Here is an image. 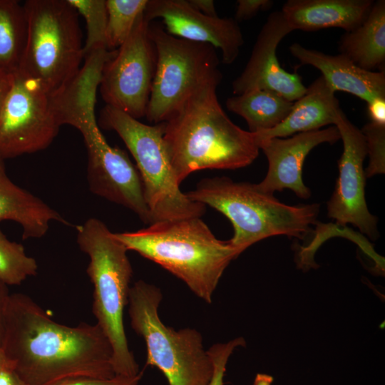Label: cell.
<instances>
[{"label":"cell","mask_w":385,"mask_h":385,"mask_svg":"<svg viewBox=\"0 0 385 385\" xmlns=\"http://www.w3.org/2000/svg\"><path fill=\"white\" fill-rule=\"evenodd\" d=\"M85 19L87 36L83 45L84 57L94 49L106 46L107 9L106 0H67Z\"/></svg>","instance_id":"26"},{"label":"cell","mask_w":385,"mask_h":385,"mask_svg":"<svg viewBox=\"0 0 385 385\" xmlns=\"http://www.w3.org/2000/svg\"><path fill=\"white\" fill-rule=\"evenodd\" d=\"M0 220H11L22 227L23 240L41 238L56 221L71 224L40 198L16 185L7 175L0 157Z\"/></svg>","instance_id":"20"},{"label":"cell","mask_w":385,"mask_h":385,"mask_svg":"<svg viewBox=\"0 0 385 385\" xmlns=\"http://www.w3.org/2000/svg\"><path fill=\"white\" fill-rule=\"evenodd\" d=\"M99 124L115 131L135 159L153 222L200 217L205 213L206 205L191 200L180 189L164 146V122L144 124L106 105Z\"/></svg>","instance_id":"9"},{"label":"cell","mask_w":385,"mask_h":385,"mask_svg":"<svg viewBox=\"0 0 385 385\" xmlns=\"http://www.w3.org/2000/svg\"><path fill=\"white\" fill-rule=\"evenodd\" d=\"M25 48L18 70L48 93L66 86L84 58L78 13L67 0H28Z\"/></svg>","instance_id":"7"},{"label":"cell","mask_w":385,"mask_h":385,"mask_svg":"<svg viewBox=\"0 0 385 385\" xmlns=\"http://www.w3.org/2000/svg\"><path fill=\"white\" fill-rule=\"evenodd\" d=\"M339 51L363 69L384 71V0L374 1L364 21L342 36Z\"/></svg>","instance_id":"21"},{"label":"cell","mask_w":385,"mask_h":385,"mask_svg":"<svg viewBox=\"0 0 385 385\" xmlns=\"http://www.w3.org/2000/svg\"><path fill=\"white\" fill-rule=\"evenodd\" d=\"M334 93L320 76L307 88L305 93L294 102L289 115L280 124L268 130L254 133L257 140L282 138L334 125L337 113L341 109Z\"/></svg>","instance_id":"19"},{"label":"cell","mask_w":385,"mask_h":385,"mask_svg":"<svg viewBox=\"0 0 385 385\" xmlns=\"http://www.w3.org/2000/svg\"><path fill=\"white\" fill-rule=\"evenodd\" d=\"M0 385H28L14 371L8 366L0 372Z\"/></svg>","instance_id":"32"},{"label":"cell","mask_w":385,"mask_h":385,"mask_svg":"<svg viewBox=\"0 0 385 385\" xmlns=\"http://www.w3.org/2000/svg\"><path fill=\"white\" fill-rule=\"evenodd\" d=\"M97 86L78 81L57 98L56 110L61 125H70L81 133L88 152L87 180L95 195L120 205L146 224L153 222L136 165L128 154L108 143L95 116Z\"/></svg>","instance_id":"4"},{"label":"cell","mask_w":385,"mask_h":385,"mask_svg":"<svg viewBox=\"0 0 385 385\" xmlns=\"http://www.w3.org/2000/svg\"><path fill=\"white\" fill-rule=\"evenodd\" d=\"M369 155L366 177H371L385 172V125L373 122L366 123L361 129Z\"/></svg>","instance_id":"27"},{"label":"cell","mask_w":385,"mask_h":385,"mask_svg":"<svg viewBox=\"0 0 385 385\" xmlns=\"http://www.w3.org/2000/svg\"><path fill=\"white\" fill-rule=\"evenodd\" d=\"M373 0H289L282 12L294 30L314 31L341 28L346 32L359 26L366 18Z\"/></svg>","instance_id":"18"},{"label":"cell","mask_w":385,"mask_h":385,"mask_svg":"<svg viewBox=\"0 0 385 385\" xmlns=\"http://www.w3.org/2000/svg\"><path fill=\"white\" fill-rule=\"evenodd\" d=\"M8 360L28 385H55L76 377L115 376L112 349L96 324L53 321L30 297H8L1 342Z\"/></svg>","instance_id":"1"},{"label":"cell","mask_w":385,"mask_h":385,"mask_svg":"<svg viewBox=\"0 0 385 385\" xmlns=\"http://www.w3.org/2000/svg\"><path fill=\"white\" fill-rule=\"evenodd\" d=\"M367 104L371 122L385 125V98H376L367 103Z\"/></svg>","instance_id":"31"},{"label":"cell","mask_w":385,"mask_h":385,"mask_svg":"<svg viewBox=\"0 0 385 385\" xmlns=\"http://www.w3.org/2000/svg\"><path fill=\"white\" fill-rule=\"evenodd\" d=\"M147 3L148 0H106V46L108 49H118L125 42Z\"/></svg>","instance_id":"24"},{"label":"cell","mask_w":385,"mask_h":385,"mask_svg":"<svg viewBox=\"0 0 385 385\" xmlns=\"http://www.w3.org/2000/svg\"><path fill=\"white\" fill-rule=\"evenodd\" d=\"M37 271L36 260L26 255L24 246L10 241L0 230V282L19 285Z\"/></svg>","instance_id":"25"},{"label":"cell","mask_w":385,"mask_h":385,"mask_svg":"<svg viewBox=\"0 0 385 385\" xmlns=\"http://www.w3.org/2000/svg\"><path fill=\"white\" fill-rule=\"evenodd\" d=\"M115 235L128 251L159 265L209 304L225 270L242 253L218 240L200 217L157 221Z\"/></svg>","instance_id":"3"},{"label":"cell","mask_w":385,"mask_h":385,"mask_svg":"<svg viewBox=\"0 0 385 385\" xmlns=\"http://www.w3.org/2000/svg\"><path fill=\"white\" fill-rule=\"evenodd\" d=\"M292 31L281 11L268 16L245 68L232 83L235 95L265 89L294 102L305 93L307 87L302 77L297 72L289 73L282 68L277 57L279 43Z\"/></svg>","instance_id":"15"},{"label":"cell","mask_w":385,"mask_h":385,"mask_svg":"<svg viewBox=\"0 0 385 385\" xmlns=\"http://www.w3.org/2000/svg\"><path fill=\"white\" fill-rule=\"evenodd\" d=\"M273 378L267 374H257L255 376L253 385H271Z\"/></svg>","instance_id":"36"},{"label":"cell","mask_w":385,"mask_h":385,"mask_svg":"<svg viewBox=\"0 0 385 385\" xmlns=\"http://www.w3.org/2000/svg\"><path fill=\"white\" fill-rule=\"evenodd\" d=\"M227 109L245 120L251 133L275 128L289 115L294 102L274 91L254 89L226 100Z\"/></svg>","instance_id":"22"},{"label":"cell","mask_w":385,"mask_h":385,"mask_svg":"<svg viewBox=\"0 0 385 385\" xmlns=\"http://www.w3.org/2000/svg\"><path fill=\"white\" fill-rule=\"evenodd\" d=\"M289 50L302 65L319 69L334 92L344 91L366 103L376 98H385V71H367L342 53L329 55L298 43L292 44Z\"/></svg>","instance_id":"17"},{"label":"cell","mask_w":385,"mask_h":385,"mask_svg":"<svg viewBox=\"0 0 385 385\" xmlns=\"http://www.w3.org/2000/svg\"><path fill=\"white\" fill-rule=\"evenodd\" d=\"M8 366H12L3 349L0 346V372Z\"/></svg>","instance_id":"37"},{"label":"cell","mask_w":385,"mask_h":385,"mask_svg":"<svg viewBox=\"0 0 385 385\" xmlns=\"http://www.w3.org/2000/svg\"><path fill=\"white\" fill-rule=\"evenodd\" d=\"M77 243L89 257L86 272L93 286V313L109 341L115 376H135L138 364L130 350L123 323L133 274L128 250L100 220L76 227Z\"/></svg>","instance_id":"5"},{"label":"cell","mask_w":385,"mask_h":385,"mask_svg":"<svg viewBox=\"0 0 385 385\" xmlns=\"http://www.w3.org/2000/svg\"><path fill=\"white\" fill-rule=\"evenodd\" d=\"M148 34L156 54L155 72L145 117L153 124L167 121L198 91L220 84V59L212 46L168 34L150 21Z\"/></svg>","instance_id":"10"},{"label":"cell","mask_w":385,"mask_h":385,"mask_svg":"<svg viewBox=\"0 0 385 385\" xmlns=\"http://www.w3.org/2000/svg\"><path fill=\"white\" fill-rule=\"evenodd\" d=\"M189 4L196 10L210 16H218L215 2L212 0H188Z\"/></svg>","instance_id":"34"},{"label":"cell","mask_w":385,"mask_h":385,"mask_svg":"<svg viewBox=\"0 0 385 385\" xmlns=\"http://www.w3.org/2000/svg\"><path fill=\"white\" fill-rule=\"evenodd\" d=\"M14 74L0 69V113L12 85Z\"/></svg>","instance_id":"33"},{"label":"cell","mask_w":385,"mask_h":385,"mask_svg":"<svg viewBox=\"0 0 385 385\" xmlns=\"http://www.w3.org/2000/svg\"><path fill=\"white\" fill-rule=\"evenodd\" d=\"M144 15L150 22L160 19L165 31L175 37L220 49L225 64L237 59L244 44L235 19L203 14L186 0H148Z\"/></svg>","instance_id":"14"},{"label":"cell","mask_w":385,"mask_h":385,"mask_svg":"<svg viewBox=\"0 0 385 385\" xmlns=\"http://www.w3.org/2000/svg\"><path fill=\"white\" fill-rule=\"evenodd\" d=\"M8 286L0 282V346L4 333V319L6 303L9 295Z\"/></svg>","instance_id":"35"},{"label":"cell","mask_w":385,"mask_h":385,"mask_svg":"<svg viewBox=\"0 0 385 385\" xmlns=\"http://www.w3.org/2000/svg\"><path fill=\"white\" fill-rule=\"evenodd\" d=\"M273 4L274 1L271 0H238L235 19L238 23L248 20L259 11L269 10Z\"/></svg>","instance_id":"30"},{"label":"cell","mask_w":385,"mask_h":385,"mask_svg":"<svg viewBox=\"0 0 385 385\" xmlns=\"http://www.w3.org/2000/svg\"><path fill=\"white\" fill-rule=\"evenodd\" d=\"M149 24L142 13L115 56L105 64L98 87L106 105L138 120L145 115L156 66Z\"/></svg>","instance_id":"12"},{"label":"cell","mask_w":385,"mask_h":385,"mask_svg":"<svg viewBox=\"0 0 385 385\" xmlns=\"http://www.w3.org/2000/svg\"><path fill=\"white\" fill-rule=\"evenodd\" d=\"M245 345V339L237 337L226 343L215 344L207 350L212 364V374L208 385L224 384L226 365L230 355L236 348Z\"/></svg>","instance_id":"28"},{"label":"cell","mask_w":385,"mask_h":385,"mask_svg":"<svg viewBox=\"0 0 385 385\" xmlns=\"http://www.w3.org/2000/svg\"><path fill=\"white\" fill-rule=\"evenodd\" d=\"M340 140L337 128L299 133L289 138H272L257 140L268 161V170L257 188L262 192L274 195L284 189L292 190L302 199H308L310 190L302 180L304 161L309 152L324 143L334 144Z\"/></svg>","instance_id":"16"},{"label":"cell","mask_w":385,"mask_h":385,"mask_svg":"<svg viewBox=\"0 0 385 385\" xmlns=\"http://www.w3.org/2000/svg\"><path fill=\"white\" fill-rule=\"evenodd\" d=\"M186 194L191 200L207 205L228 218L234 230L229 241L241 252L274 235L303 239L318 222L320 210L317 203L287 205L262 192L257 184L227 177L205 178Z\"/></svg>","instance_id":"6"},{"label":"cell","mask_w":385,"mask_h":385,"mask_svg":"<svg viewBox=\"0 0 385 385\" xmlns=\"http://www.w3.org/2000/svg\"><path fill=\"white\" fill-rule=\"evenodd\" d=\"M162 298L157 287L143 280L129 290L130 325L144 339L146 365L158 368L168 385H208L212 364L201 334L194 329L177 331L163 324L158 314Z\"/></svg>","instance_id":"8"},{"label":"cell","mask_w":385,"mask_h":385,"mask_svg":"<svg viewBox=\"0 0 385 385\" xmlns=\"http://www.w3.org/2000/svg\"><path fill=\"white\" fill-rule=\"evenodd\" d=\"M26 36L24 6L16 0H0V69L11 73L19 69Z\"/></svg>","instance_id":"23"},{"label":"cell","mask_w":385,"mask_h":385,"mask_svg":"<svg viewBox=\"0 0 385 385\" xmlns=\"http://www.w3.org/2000/svg\"><path fill=\"white\" fill-rule=\"evenodd\" d=\"M0 113V157L4 160L48 147L60 124L51 94L20 70Z\"/></svg>","instance_id":"11"},{"label":"cell","mask_w":385,"mask_h":385,"mask_svg":"<svg viewBox=\"0 0 385 385\" xmlns=\"http://www.w3.org/2000/svg\"><path fill=\"white\" fill-rule=\"evenodd\" d=\"M141 377V372L130 377L122 376H115L109 379L76 377L64 380L55 385H138Z\"/></svg>","instance_id":"29"},{"label":"cell","mask_w":385,"mask_h":385,"mask_svg":"<svg viewBox=\"0 0 385 385\" xmlns=\"http://www.w3.org/2000/svg\"><path fill=\"white\" fill-rule=\"evenodd\" d=\"M334 125L343 142L338 161L339 176L334 191L327 202V215L341 226L351 224L370 238H377V217L368 209L365 199L366 174L363 168L367 155L366 143L361 130L342 109L337 113Z\"/></svg>","instance_id":"13"},{"label":"cell","mask_w":385,"mask_h":385,"mask_svg":"<svg viewBox=\"0 0 385 385\" xmlns=\"http://www.w3.org/2000/svg\"><path fill=\"white\" fill-rule=\"evenodd\" d=\"M218 85L198 91L164 122V146L180 185L195 171L241 168L259 155L255 134L235 124L219 103Z\"/></svg>","instance_id":"2"}]
</instances>
